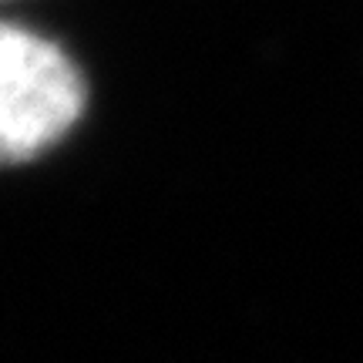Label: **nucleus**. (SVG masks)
I'll return each mask as SVG.
<instances>
[{"label": "nucleus", "mask_w": 363, "mask_h": 363, "mask_svg": "<svg viewBox=\"0 0 363 363\" xmlns=\"http://www.w3.org/2000/svg\"><path fill=\"white\" fill-rule=\"evenodd\" d=\"M84 108L78 67L34 30L7 24L0 34V145L11 162L51 148Z\"/></svg>", "instance_id": "obj_1"}]
</instances>
